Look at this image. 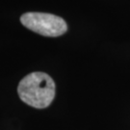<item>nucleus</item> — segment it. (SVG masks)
I'll use <instances>...</instances> for the list:
<instances>
[{
  "mask_svg": "<svg viewBox=\"0 0 130 130\" xmlns=\"http://www.w3.org/2000/svg\"><path fill=\"white\" fill-rule=\"evenodd\" d=\"M20 21L26 28L45 37H59L65 34L68 25L64 19L45 13H25Z\"/></svg>",
  "mask_w": 130,
  "mask_h": 130,
  "instance_id": "nucleus-2",
  "label": "nucleus"
},
{
  "mask_svg": "<svg viewBox=\"0 0 130 130\" xmlns=\"http://www.w3.org/2000/svg\"><path fill=\"white\" fill-rule=\"evenodd\" d=\"M56 92L53 79L44 72H33L25 76L18 87L20 99L38 109L46 108L54 99Z\"/></svg>",
  "mask_w": 130,
  "mask_h": 130,
  "instance_id": "nucleus-1",
  "label": "nucleus"
}]
</instances>
